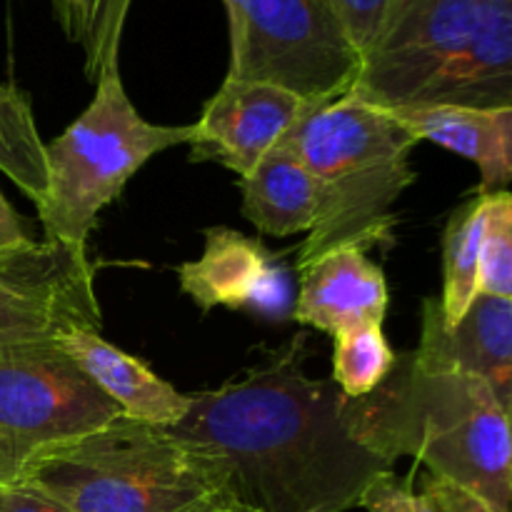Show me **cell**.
I'll list each match as a JSON object with an SVG mask.
<instances>
[{
	"mask_svg": "<svg viewBox=\"0 0 512 512\" xmlns=\"http://www.w3.org/2000/svg\"><path fill=\"white\" fill-rule=\"evenodd\" d=\"M303 345L295 338L243 378L190 395L168 430L255 512H345L393 470L350 435L338 385L305 373Z\"/></svg>",
	"mask_w": 512,
	"mask_h": 512,
	"instance_id": "1",
	"label": "cell"
},
{
	"mask_svg": "<svg viewBox=\"0 0 512 512\" xmlns=\"http://www.w3.org/2000/svg\"><path fill=\"white\" fill-rule=\"evenodd\" d=\"M343 418L350 435L385 463L413 458L495 512H512L510 410L485 380L403 353L373 393L345 398Z\"/></svg>",
	"mask_w": 512,
	"mask_h": 512,
	"instance_id": "2",
	"label": "cell"
},
{
	"mask_svg": "<svg viewBox=\"0 0 512 512\" xmlns=\"http://www.w3.org/2000/svg\"><path fill=\"white\" fill-rule=\"evenodd\" d=\"M378 108H512V0H395L348 90Z\"/></svg>",
	"mask_w": 512,
	"mask_h": 512,
	"instance_id": "3",
	"label": "cell"
},
{
	"mask_svg": "<svg viewBox=\"0 0 512 512\" xmlns=\"http://www.w3.org/2000/svg\"><path fill=\"white\" fill-rule=\"evenodd\" d=\"M315 175L320 218L300 245L295 270L338 248L373 250L393 235V208L415 183L418 138L390 110L345 93L310 110L283 140Z\"/></svg>",
	"mask_w": 512,
	"mask_h": 512,
	"instance_id": "4",
	"label": "cell"
},
{
	"mask_svg": "<svg viewBox=\"0 0 512 512\" xmlns=\"http://www.w3.org/2000/svg\"><path fill=\"white\" fill-rule=\"evenodd\" d=\"M20 483L73 512H203L223 493L168 430L125 415L40 458Z\"/></svg>",
	"mask_w": 512,
	"mask_h": 512,
	"instance_id": "5",
	"label": "cell"
},
{
	"mask_svg": "<svg viewBox=\"0 0 512 512\" xmlns=\"http://www.w3.org/2000/svg\"><path fill=\"white\" fill-rule=\"evenodd\" d=\"M88 108L45 145L48 190L38 208L45 240L88 248L98 215L155 155L185 145L193 125H155L128 98L113 63L95 80Z\"/></svg>",
	"mask_w": 512,
	"mask_h": 512,
	"instance_id": "6",
	"label": "cell"
},
{
	"mask_svg": "<svg viewBox=\"0 0 512 512\" xmlns=\"http://www.w3.org/2000/svg\"><path fill=\"white\" fill-rule=\"evenodd\" d=\"M228 78L280 85L313 103L348 93L363 68L330 0H223Z\"/></svg>",
	"mask_w": 512,
	"mask_h": 512,
	"instance_id": "7",
	"label": "cell"
},
{
	"mask_svg": "<svg viewBox=\"0 0 512 512\" xmlns=\"http://www.w3.org/2000/svg\"><path fill=\"white\" fill-rule=\"evenodd\" d=\"M120 415L55 340L0 343V488Z\"/></svg>",
	"mask_w": 512,
	"mask_h": 512,
	"instance_id": "8",
	"label": "cell"
},
{
	"mask_svg": "<svg viewBox=\"0 0 512 512\" xmlns=\"http://www.w3.org/2000/svg\"><path fill=\"white\" fill-rule=\"evenodd\" d=\"M100 323L88 248L60 240L0 248V343L55 340Z\"/></svg>",
	"mask_w": 512,
	"mask_h": 512,
	"instance_id": "9",
	"label": "cell"
},
{
	"mask_svg": "<svg viewBox=\"0 0 512 512\" xmlns=\"http://www.w3.org/2000/svg\"><path fill=\"white\" fill-rule=\"evenodd\" d=\"M318 105L280 85L225 78L193 123L190 160L220 163L245 178Z\"/></svg>",
	"mask_w": 512,
	"mask_h": 512,
	"instance_id": "10",
	"label": "cell"
},
{
	"mask_svg": "<svg viewBox=\"0 0 512 512\" xmlns=\"http://www.w3.org/2000/svg\"><path fill=\"white\" fill-rule=\"evenodd\" d=\"M413 355L430 368L485 380L512 413V300L478 293L463 318L450 325L440 300L425 298Z\"/></svg>",
	"mask_w": 512,
	"mask_h": 512,
	"instance_id": "11",
	"label": "cell"
},
{
	"mask_svg": "<svg viewBox=\"0 0 512 512\" xmlns=\"http://www.w3.org/2000/svg\"><path fill=\"white\" fill-rule=\"evenodd\" d=\"M180 288L203 313L213 308H258L280 315L288 305V278L258 238L233 228L205 230L198 260L175 268Z\"/></svg>",
	"mask_w": 512,
	"mask_h": 512,
	"instance_id": "12",
	"label": "cell"
},
{
	"mask_svg": "<svg viewBox=\"0 0 512 512\" xmlns=\"http://www.w3.org/2000/svg\"><path fill=\"white\" fill-rule=\"evenodd\" d=\"M388 280L365 250L338 248L300 270V293L293 320L338 335L363 325H383Z\"/></svg>",
	"mask_w": 512,
	"mask_h": 512,
	"instance_id": "13",
	"label": "cell"
},
{
	"mask_svg": "<svg viewBox=\"0 0 512 512\" xmlns=\"http://www.w3.org/2000/svg\"><path fill=\"white\" fill-rule=\"evenodd\" d=\"M55 345L90 378V383L113 400L125 418L153 428L170 430L188 413L190 395L153 373L125 350L100 335V330L73 328L58 335Z\"/></svg>",
	"mask_w": 512,
	"mask_h": 512,
	"instance_id": "14",
	"label": "cell"
},
{
	"mask_svg": "<svg viewBox=\"0 0 512 512\" xmlns=\"http://www.w3.org/2000/svg\"><path fill=\"white\" fill-rule=\"evenodd\" d=\"M390 113L418 138V143L430 140L478 165V195L508 193L512 178V108L408 105Z\"/></svg>",
	"mask_w": 512,
	"mask_h": 512,
	"instance_id": "15",
	"label": "cell"
},
{
	"mask_svg": "<svg viewBox=\"0 0 512 512\" xmlns=\"http://www.w3.org/2000/svg\"><path fill=\"white\" fill-rule=\"evenodd\" d=\"M238 188L243 193V215L263 235H308L318 223L323 205L318 180L283 143L240 178Z\"/></svg>",
	"mask_w": 512,
	"mask_h": 512,
	"instance_id": "16",
	"label": "cell"
},
{
	"mask_svg": "<svg viewBox=\"0 0 512 512\" xmlns=\"http://www.w3.org/2000/svg\"><path fill=\"white\" fill-rule=\"evenodd\" d=\"M0 173L13 180L35 205L45 198V143L28 95L13 83H0Z\"/></svg>",
	"mask_w": 512,
	"mask_h": 512,
	"instance_id": "17",
	"label": "cell"
},
{
	"mask_svg": "<svg viewBox=\"0 0 512 512\" xmlns=\"http://www.w3.org/2000/svg\"><path fill=\"white\" fill-rule=\"evenodd\" d=\"M50 5L65 38L83 48L85 78L95 83L108 65L118 63L133 0H50Z\"/></svg>",
	"mask_w": 512,
	"mask_h": 512,
	"instance_id": "18",
	"label": "cell"
},
{
	"mask_svg": "<svg viewBox=\"0 0 512 512\" xmlns=\"http://www.w3.org/2000/svg\"><path fill=\"white\" fill-rule=\"evenodd\" d=\"M483 198L475 195L450 215L443 233V310L445 323H458L478 295Z\"/></svg>",
	"mask_w": 512,
	"mask_h": 512,
	"instance_id": "19",
	"label": "cell"
},
{
	"mask_svg": "<svg viewBox=\"0 0 512 512\" xmlns=\"http://www.w3.org/2000/svg\"><path fill=\"white\" fill-rule=\"evenodd\" d=\"M333 348V380L345 398H365L390 375L398 353L388 345L383 325L338 333Z\"/></svg>",
	"mask_w": 512,
	"mask_h": 512,
	"instance_id": "20",
	"label": "cell"
},
{
	"mask_svg": "<svg viewBox=\"0 0 512 512\" xmlns=\"http://www.w3.org/2000/svg\"><path fill=\"white\" fill-rule=\"evenodd\" d=\"M483 198V235H480L478 293L512 300V195Z\"/></svg>",
	"mask_w": 512,
	"mask_h": 512,
	"instance_id": "21",
	"label": "cell"
},
{
	"mask_svg": "<svg viewBox=\"0 0 512 512\" xmlns=\"http://www.w3.org/2000/svg\"><path fill=\"white\" fill-rule=\"evenodd\" d=\"M413 480L415 470L405 480H400L395 470L378 475L365 488L358 508H365L368 512H435L430 500L413 488Z\"/></svg>",
	"mask_w": 512,
	"mask_h": 512,
	"instance_id": "22",
	"label": "cell"
},
{
	"mask_svg": "<svg viewBox=\"0 0 512 512\" xmlns=\"http://www.w3.org/2000/svg\"><path fill=\"white\" fill-rule=\"evenodd\" d=\"M330 3L335 5L350 40L365 58L370 45L375 43V38L383 30L385 18H388L395 0H330Z\"/></svg>",
	"mask_w": 512,
	"mask_h": 512,
	"instance_id": "23",
	"label": "cell"
},
{
	"mask_svg": "<svg viewBox=\"0 0 512 512\" xmlns=\"http://www.w3.org/2000/svg\"><path fill=\"white\" fill-rule=\"evenodd\" d=\"M420 493L430 500L435 512H495L483 498H478L470 490L448 483V480L433 478V475H425L420 480Z\"/></svg>",
	"mask_w": 512,
	"mask_h": 512,
	"instance_id": "24",
	"label": "cell"
},
{
	"mask_svg": "<svg viewBox=\"0 0 512 512\" xmlns=\"http://www.w3.org/2000/svg\"><path fill=\"white\" fill-rule=\"evenodd\" d=\"M0 512H73L30 483L0 488Z\"/></svg>",
	"mask_w": 512,
	"mask_h": 512,
	"instance_id": "25",
	"label": "cell"
},
{
	"mask_svg": "<svg viewBox=\"0 0 512 512\" xmlns=\"http://www.w3.org/2000/svg\"><path fill=\"white\" fill-rule=\"evenodd\" d=\"M28 233L23 228V220L15 213L13 205L8 203L3 193H0V248H13V245L28 243Z\"/></svg>",
	"mask_w": 512,
	"mask_h": 512,
	"instance_id": "26",
	"label": "cell"
},
{
	"mask_svg": "<svg viewBox=\"0 0 512 512\" xmlns=\"http://www.w3.org/2000/svg\"><path fill=\"white\" fill-rule=\"evenodd\" d=\"M203 512H255V510L245 508V505L235 503V500L230 498V495L220 493V495H215V498H213V503H210L208 508H205Z\"/></svg>",
	"mask_w": 512,
	"mask_h": 512,
	"instance_id": "27",
	"label": "cell"
}]
</instances>
